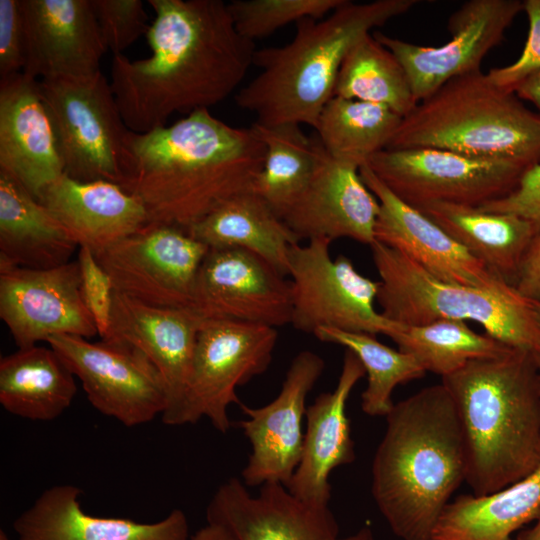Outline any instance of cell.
Returning <instances> with one entry per match:
<instances>
[{
  "label": "cell",
  "instance_id": "6da1fadb",
  "mask_svg": "<svg viewBox=\"0 0 540 540\" xmlns=\"http://www.w3.org/2000/svg\"><path fill=\"white\" fill-rule=\"evenodd\" d=\"M151 55L114 54L111 87L128 127L146 133L174 113L209 109L230 96L253 65L254 41L234 24L222 0H148Z\"/></svg>",
  "mask_w": 540,
  "mask_h": 540
},
{
  "label": "cell",
  "instance_id": "7a4b0ae2",
  "mask_svg": "<svg viewBox=\"0 0 540 540\" xmlns=\"http://www.w3.org/2000/svg\"><path fill=\"white\" fill-rule=\"evenodd\" d=\"M120 185L149 223L188 231L231 197L252 190L266 148L253 126L236 128L209 109L146 133L130 130Z\"/></svg>",
  "mask_w": 540,
  "mask_h": 540
},
{
  "label": "cell",
  "instance_id": "3957f363",
  "mask_svg": "<svg viewBox=\"0 0 540 540\" xmlns=\"http://www.w3.org/2000/svg\"><path fill=\"white\" fill-rule=\"evenodd\" d=\"M372 462L373 499L401 540H432L467 476V451L454 401L442 384L394 403Z\"/></svg>",
  "mask_w": 540,
  "mask_h": 540
},
{
  "label": "cell",
  "instance_id": "277c9868",
  "mask_svg": "<svg viewBox=\"0 0 540 540\" xmlns=\"http://www.w3.org/2000/svg\"><path fill=\"white\" fill-rule=\"evenodd\" d=\"M467 451L474 495L499 491L540 465V383L534 353L512 348L445 376Z\"/></svg>",
  "mask_w": 540,
  "mask_h": 540
},
{
  "label": "cell",
  "instance_id": "5b68a950",
  "mask_svg": "<svg viewBox=\"0 0 540 540\" xmlns=\"http://www.w3.org/2000/svg\"><path fill=\"white\" fill-rule=\"evenodd\" d=\"M419 2L344 0L324 18L297 22L291 42L256 50L253 65L261 72L238 91L236 104L253 113L259 125L296 123L315 129L323 107L333 97L349 49L362 36L407 13Z\"/></svg>",
  "mask_w": 540,
  "mask_h": 540
},
{
  "label": "cell",
  "instance_id": "8992f818",
  "mask_svg": "<svg viewBox=\"0 0 540 540\" xmlns=\"http://www.w3.org/2000/svg\"><path fill=\"white\" fill-rule=\"evenodd\" d=\"M387 148H435L530 168L540 163V114L477 71L448 81L418 102Z\"/></svg>",
  "mask_w": 540,
  "mask_h": 540
},
{
  "label": "cell",
  "instance_id": "52a82bcc",
  "mask_svg": "<svg viewBox=\"0 0 540 540\" xmlns=\"http://www.w3.org/2000/svg\"><path fill=\"white\" fill-rule=\"evenodd\" d=\"M370 249L380 277L377 303L390 321L402 326L473 321L509 347L540 352L532 300L515 287L488 290L444 282L387 245L375 241Z\"/></svg>",
  "mask_w": 540,
  "mask_h": 540
},
{
  "label": "cell",
  "instance_id": "ba28073f",
  "mask_svg": "<svg viewBox=\"0 0 540 540\" xmlns=\"http://www.w3.org/2000/svg\"><path fill=\"white\" fill-rule=\"evenodd\" d=\"M38 85L55 130L64 174L81 182L120 186L130 129L104 74L40 79Z\"/></svg>",
  "mask_w": 540,
  "mask_h": 540
},
{
  "label": "cell",
  "instance_id": "9c48e42d",
  "mask_svg": "<svg viewBox=\"0 0 540 540\" xmlns=\"http://www.w3.org/2000/svg\"><path fill=\"white\" fill-rule=\"evenodd\" d=\"M331 242L317 238L291 248L290 324L309 334L327 327L392 339L404 326L376 310L379 281L362 275L344 255L333 259Z\"/></svg>",
  "mask_w": 540,
  "mask_h": 540
},
{
  "label": "cell",
  "instance_id": "30bf717a",
  "mask_svg": "<svg viewBox=\"0 0 540 540\" xmlns=\"http://www.w3.org/2000/svg\"><path fill=\"white\" fill-rule=\"evenodd\" d=\"M400 200L481 206L510 193L529 169L510 160L477 159L435 148L383 149L366 164Z\"/></svg>",
  "mask_w": 540,
  "mask_h": 540
},
{
  "label": "cell",
  "instance_id": "8fae6325",
  "mask_svg": "<svg viewBox=\"0 0 540 540\" xmlns=\"http://www.w3.org/2000/svg\"><path fill=\"white\" fill-rule=\"evenodd\" d=\"M276 328L230 320H203L199 329L179 425L201 418L226 433L230 404H241L236 389L269 367L277 344Z\"/></svg>",
  "mask_w": 540,
  "mask_h": 540
},
{
  "label": "cell",
  "instance_id": "7c38bea8",
  "mask_svg": "<svg viewBox=\"0 0 540 540\" xmlns=\"http://www.w3.org/2000/svg\"><path fill=\"white\" fill-rule=\"evenodd\" d=\"M209 249L184 229L148 223L93 254L115 291L153 306L191 309Z\"/></svg>",
  "mask_w": 540,
  "mask_h": 540
},
{
  "label": "cell",
  "instance_id": "4fadbf2b",
  "mask_svg": "<svg viewBox=\"0 0 540 540\" xmlns=\"http://www.w3.org/2000/svg\"><path fill=\"white\" fill-rule=\"evenodd\" d=\"M47 343L79 379L88 401L100 413L127 427L163 415L166 386L139 350L106 340L93 343L74 335H54Z\"/></svg>",
  "mask_w": 540,
  "mask_h": 540
},
{
  "label": "cell",
  "instance_id": "5bb4252c",
  "mask_svg": "<svg viewBox=\"0 0 540 540\" xmlns=\"http://www.w3.org/2000/svg\"><path fill=\"white\" fill-rule=\"evenodd\" d=\"M523 11L520 0H469L449 18L451 39L439 47L422 46L373 32L403 65L418 103L448 81L480 70L488 52L504 38Z\"/></svg>",
  "mask_w": 540,
  "mask_h": 540
},
{
  "label": "cell",
  "instance_id": "9a60e30c",
  "mask_svg": "<svg viewBox=\"0 0 540 540\" xmlns=\"http://www.w3.org/2000/svg\"><path fill=\"white\" fill-rule=\"evenodd\" d=\"M0 318L18 348L54 335L98 334L81 295L77 260L47 269L0 262Z\"/></svg>",
  "mask_w": 540,
  "mask_h": 540
},
{
  "label": "cell",
  "instance_id": "2e32d148",
  "mask_svg": "<svg viewBox=\"0 0 540 540\" xmlns=\"http://www.w3.org/2000/svg\"><path fill=\"white\" fill-rule=\"evenodd\" d=\"M191 310L202 320L281 327L290 324V282L250 251L210 248L197 276Z\"/></svg>",
  "mask_w": 540,
  "mask_h": 540
},
{
  "label": "cell",
  "instance_id": "e0dca14e",
  "mask_svg": "<svg viewBox=\"0 0 540 540\" xmlns=\"http://www.w3.org/2000/svg\"><path fill=\"white\" fill-rule=\"evenodd\" d=\"M324 369L321 356L301 351L293 358L274 400L258 408L240 404L247 419L238 426L251 445L248 462L241 472L247 487L268 482L287 486L290 482L302 453L306 398Z\"/></svg>",
  "mask_w": 540,
  "mask_h": 540
},
{
  "label": "cell",
  "instance_id": "ac0fdd59",
  "mask_svg": "<svg viewBox=\"0 0 540 540\" xmlns=\"http://www.w3.org/2000/svg\"><path fill=\"white\" fill-rule=\"evenodd\" d=\"M207 523L228 529L236 540H374L370 526L339 537L328 506L297 498L279 482L260 486L257 495L238 478L222 483L206 510Z\"/></svg>",
  "mask_w": 540,
  "mask_h": 540
},
{
  "label": "cell",
  "instance_id": "d6986e66",
  "mask_svg": "<svg viewBox=\"0 0 540 540\" xmlns=\"http://www.w3.org/2000/svg\"><path fill=\"white\" fill-rule=\"evenodd\" d=\"M202 323L191 309L153 306L113 293L110 328L102 340L129 345L156 367L167 391V406L161 416L166 425H179Z\"/></svg>",
  "mask_w": 540,
  "mask_h": 540
},
{
  "label": "cell",
  "instance_id": "ffe728a7",
  "mask_svg": "<svg viewBox=\"0 0 540 540\" xmlns=\"http://www.w3.org/2000/svg\"><path fill=\"white\" fill-rule=\"evenodd\" d=\"M359 174L380 204L375 240L413 260L435 278L488 290L514 287L469 253L435 222L395 196L364 165Z\"/></svg>",
  "mask_w": 540,
  "mask_h": 540
},
{
  "label": "cell",
  "instance_id": "44dd1931",
  "mask_svg": "<svg viewBox=\"0 0 540 540\" xmlns=\"http://www.w3.org/2000/svg\"><path fill=\"white\" fill-rule=\"evenodd\" d=\"M380 204L359 169L335 161L315 138L310 181L282 220L301 240L347 238L371 246Z\"/></svg>",
  "mask_w": 540,
  "mask_h": 540
},
{
  "label": "cell",
  "instance_id": "7402d4cb",
  "mask_svg": "<svg viewBox=\"0 0 540 540\" xmlns=\"http://www.w3.org/2000/svg\"><path fill=\"white\" fill-rule=\"evenodd\" d=\"M23 73L37 79L81 78L101 71L107 51L91 0H21Z\"/></svg>",
  "mask_w": 540,
  "mask_h": 540
},
{
  "label": "cell",
  "instance_id": "603a6c76",
  "mask_svg": "<svg viewBox=\"0 0 540 540\" xmlns=\"http://www.w3.org/2000/svg\"><path fill=\"white\" fill-rule=\"evenodd\" d=\"M0 170L38 201L44 189L64 174L38 80L23 72L0 78Z\"/></svg>",
  "mask_w": 540,
  "mask_h": 540
},
{
  "label": "cell",
  "instance_id": "cb8c5ba5",
  "mask_svg": "<svg viewBox=\"0 0 540 540\" xmlns=\"http://www.w3.org/2000/svg\"><path fill=\"white\" fill-rule=\"evenodd\" d=\"M365 374L357 356L346 350L334 390L321 393L307 407L301 458L286 486L291 494L304 502L328 506L330 473L355 460L346 404L353 388Z\"/></svg>",
  "mask_w": 540,
  "mask_h": 540
},
{
  "label": "cell",
  "instance_id": "d4e9b609",
  "mask_svg": "<svg viewBox=\"0 0 540 540\" xmlns=\"http://www.w3.org/2000/svg\"><path fill=\"white\" fill-rule=\"evenodd\" d=\"M74 485L46 489L13 522L18 540H187L188 520L180 509L155 523L86 514Z\"/></svg>",
  "mask_w": 540,
  "mask_h": 540
},
{
  "label": "cell",
  "instance_id": "484cf974",
  "mask_svg": "<svg viewBox=\"0 0 540 540\" xmlns=\"http://www.w3.org/2000/svg\"><path fill=\"white\" fill-rule=\"evenodd\" d=\"M42 203L79 247L99 252L149 223L141 201L118 184L81 182L63 174L41 194Z\"/></svg>",
  "mask_w": 540,
  "mask_h": 540
},
{
  "label": "cell",
  "instance_id": "4316f807",
  "mask_svg": "<svg viewBox=\"0 0 540 540\" xmlns=\"http://www.w3.org/2000/svg\"><path fill=\"white\" fill-rule=\"evenodd\" d=\"M79 247L53 214L0 170V262L47 269L70 262Z\"/></svg>",
  "mask_w": 540,
  "mask_h": 540
},
{
  "label": "cell",
  "instance_id": "83f0119b",
  "mask_svg": "<svg viewBox=\"0 0 540 540\" xmlns=\"http://www.w3.org/2000/svg\"><path fill=\"white\" fill-rule=\"evenodd\" d=\"M416 209L515 287L524 256L536 236L529 221L454 203H431Z\"/></svg>",
  "mask_w": 540,
  "mask_h": 540
},
{
  "label": "cell",
  "instance_id": "f1b7e54d",
  "mask_svg": "<svg viewBox=\"0 0 540 540\" xmlns=\"http://www.w3.org/2000/svg\"><path fill=\"white\" fill-rule=\"evenodd\" d=\"M188 232L209 248L250 251L288 275L291 248L298 237L252 190L239 193L193 225Z\"/></svg>",
  "mask_w": 540,
  "mask_h": 540
},
{
  "label": "cell",
  "instance_id": "f546056e",
  "mask_svg": "<svg viewBox=\"0 0 540 540\" xmlns=\"http://www.w3.org/2000/svg\"><path fill=\"white\" fill-rule=\"evenodd\" d=\"M540 514V465L494 493L464 494L444 508L432 540H513L512 534Z\"/></svg>",
  "mask_w": 540,
  "mask_h": 540
},
{
  "label": "cell",
  "instance_id": "4dcf8cb0",
  "mask_svg": "<svg viewBox=\"0 0 540 540\" xmlns=\"http://www.w3.org/2000/svg\"><path fill=\"white\" fill-rule=\"evenodd\" d=\"M76 393L75 376L50 346L18 348L0 359V403L15 416L53 420Z\"/></svg>",
  "mask_w": 540,
  "mask_h": 540
},
{
  "label": "cell",
  "instance_id": "1f68e13d",
  "mask_svg": "<svg viewBox=\"0 0 540 540\" xmlns=\"http://www.w3.org/2000/svg\"><path fill=\"white\" fill-rule=\"evenodd\" d=\"M401 120L384 105L332 97L323 107L315 130L331 158L360 169L387 148Z\"/></svg>",
  "mask_w": 540,
  "mask_h": 540
},
{
  "label": "cell",
  "instance_id": "d6a6232c",
  "mask_svg": "<svg viewBox=\"0 0 540 540\" xmlns=\"http://www.w3.org/2000/svg\"><path fill=\"white\" fill-rule=\"evenodd\" d=\"M333 97L384 105L402 118L417 104L403 65L373 32L362 36L347 52Z\"/></svg>",
  "mask_w": 540,
  "mask_h": 540
},
{
  "label": "cell",
  "instance_id": "836d02e7",
  "mask_svg": "<svg viewBox=\"0 0 540 540\" xmlns=\"http://www.w3.org/2000/svg\"><path fill=\"white\" fill-rule=\"evenodd\" d=\"M266 154L252 191L282 219L306 189L315 165V138L296 123L263 126L254 123Z\"/></svg>",
  "mask_w": 540,
  "mask_h": 540
},
{
  "label": "cell",
  "instance_id": "e575fe53",
  "mask_svg": "<svg viewBox=\"0 0 540 540\" xmlns=\"http://www.w3.org/2000/svg\"><path fill=\"white\" fill-rule=\"evenodd\" d=\"M392 340L399 350L415 357L426 372L441 378L471 361L496 358L512 349L486 333H477L465 321L447 319L404 326Z\"/></svg>",
  "mask_w": 540,
  "mask_h": 540
},
{
  "label": "cell",
  "instance_id": "d590c367",
  "mask_svg": "<svg viewBox=\"0 0 540 540\" xmlns=\"http://www.w3.org/2000/svg\"><path fill=\"white\" fill-rule=\"evenodd\" d=\"M313 335L322 342L345 347L360 360L367 374L361 408L369 416L386 417L394 406L392 394L395 387L426 374L415 357L382 344L374 335L327 327L317 329Z\"/></svg>",
  "mask_w": 540,
  "mask_h": 540
},
{
  "label": "cell",
  "instance_id": "8d00e7d4",
  "mask_svg": "<svg viewBox=\"0 0 540 540\" xmlns=\"http://www.w3.org/2000/svg\"><path fill=\"white\" fill-rule=\"evenodd\" d=\"M344 0H233L228 8L238 32L254 41L305 18L321 19Z\"/></svg>",
  "mask_w": 540,
  "mask_h": 540
},
{
  "label": "cell",
  "instance_id": "74e56055",
  "mask_svg": "<svg viewBox=\"0 0 540 540\" xmlns=\"http://www.w3.org/2000/svg\"><path fill=\"white\" fill-rule=\"evenodd\" d=\"M91 4L102 41L113 55L122 54L149 29L141 0H91Z\"/></svg>",
  "mask_w": 540,
  "mask_h": 540
},
{
  "label": "cell",
  "instance_id": "f35d334b",
  "mask_svg": "<svg viewBox=\"0 0 540 540\" xmlns=\"http://www.w3.org/2000/svg\"><path fill=\"white\" fill-rule=\"evenodd\" d=\"M77 261L81 275V295L102 339L110 328L114 285L89 248L79 247Z\"/></svg>",
  "mask_w": 540,
  "mask_h": 540
},
{
  "label": "cell",
  "instance_id": "ab89813d",
  "mask_svg": "<svg viewBox=\"0 0 540 540\" xmlns=\"http://www.w3.org/2000/svg\"><path fill=\"white\" fill-rule=\"evenodd\" d=\"M523 11L528 18L529 32L521 55L512 64L486 73L496 87L508 93H515L523 81L540 72V0L523 1Z\"/></svg>",
  "mask_w": 540,
  "mask_h": 540
},
{
  "label": "cell",
  "instance_id": "60d3db41",
  "mask_svg": "<svg viewBox=\"0 0 540 540\" xmlns=\"http://www.w3.org/2000/svg\"><path fill=\"white\" fill-rule=\"evenodd\" d=\"M480 209L487 212L506 213L529 221L540 233V163L527 169L517 186L507 195L489 201Z\"/></svg>",
  "mask_w": 540,
  "mask_h": 540
},
{
  "label": "cell",
  "instance_id": "b9f144b4",
  "mask_svg": "<svg viewBox=\"0 0 540 540\" xmlns=\"http://www.w3.org/2000/svg\"><path fill=\"white\" fill-rule=\"evenodd\" d=\"M25 32L21 0H0V78L23 71Z\"/></svg>",
  "mask_w": 540,
  "mask_h": 540
},
{
  "label": "cell",
  "instance_id": "7bdbcfd3",
  "mask_svg": "<svg viewBox=\"0 0 540 540\" xmlns=\"http://www.w3.org/2000/svg\"><path fill=\"white\" fill-rule=\"evenodd\" d=\"M515 94L523 100L532 103L540 114V72L523 81L516 89Z\"/></svg>",
  "mask_w": 540,
  "mask_h": 540
},
{
  "label": "cell",
  "instance_id": "ee69618b",
  "mask_svg": "<svg viewBox=\"0 0 540 540\" xmlns=\"http://www.w3.org/2000/svg\"><path fill=\"white\" fill-rule=\"evenodd\" d=\"M191 540H236L232 533L224 526L207 523L206 526L200 528L192 537Z\"/></svg>",
  "mask_w": 540,
  "mask_h": 540
},
{
  "label": "cell",
  "instance_id": "f6af8a7d",
  "mask_svg": "<svg viewBox=\"0 0 540 540\" xmlns=\"http://www.w3.org/2000/svg\"><path fill=\"white\" fill-rule=\"evenodd\" d=\"M534 525L529 528L521 531L516 540H540V514L534 520Z\"/></svg>",
  "mask_w": 540,
  "mask_h": 540
},
{
  "label": "cell",
  "instance_id": "bcb514c9",
  "mask_svg": "<svg viewBox=\"0 0 540 540\" xmlns=\"http://www.w3.org/2000/svg\"><path fill=\"white\" fill-rule=\"evenodd\" d=\"M537 322L540 326V300L532 301Z\"/></svg>",
  "mask_w": 540,
  "mask_h": 540
},
{
  "label": "cell",
  "instance_id": "7dc6e473",
  "mask_svg": "<svg viewBox=\"0 0 540 540\" xmlns=\"http://www.w3.org/2000/svg\"><path fill=\"white\" fill-rule=\"evenodd\" d=\"M534 358H535V362H536V366L538 370L539 383H540V352L534 353Z\"/></svg>",
  "mask_w": 540,
  "mask_h": 540
},
{
  "label": "cell",
  "instance_id": "c3c4849f",
  "mask_svg": "<svg viewBox=\"0 0 540 540\" xmlns=\"http://www.w3.org/2000/svg\"><path fill=\"white\" fill-rule=\"evenodd\" d=\"M0 540H9L6 533L3 530L0 531Z\"/></svg>",
  "mask_w": 540,
  "mask_h": 540
}]
</instances>
